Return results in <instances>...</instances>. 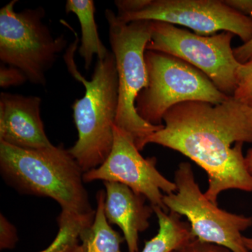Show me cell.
Returning a JSON list of instances; mask_svg holds the SVG:
<instances>
[{
    "label": "cell",
    "mask_w": 252,
    "mask_h": 252,
    "mask_svg": "<svg viewBox=\"0 0 252 252\" xmlns=\"http://www.w3.org/2000/svg\"><path fill=\"white\" fill-rule=\"evenodd\" d=\"M158 222L157 234L146 242L140 252H173L180 250L193 238L190 224L181 220L173 212H166L153 207Z\"/></svg>",
    "instance_id": "15"
},
{
    "label": "cell",
    "mask_w": 252,
    "mask_h": 252,
    "mask_svg": "<svg viewBox=\"0 0 252 252\" xmlns=\"http://www.w3.org/2000/svg\"><path fill=\"white\" fill-rule=\"evenodd\" d=\"M41 97L1 93L0 94V141L18 148H51L41 117Z\"/></svg>",
    "instance_id": "11"
},
{
    "label": "cell",
    "mask_w": 252,
    "mask_h": 252,
    "mask_svg": "<svg viewBox=\"0 0 252 252\" xmlns=\"http://www.w3.org/2000/svg\"><path fill=\"white\" fill-rule=\"evenodd\" d=\"M122 22L160 21L189 28L201 35L230 32L244 43L252 38V18L240 14L224 0H116Z\"/></svg>",
    "instance_id": "7"
},
{
    "label": "cell",
    "mask_w": 252,
    "mask_h": 252,
    "mask_svg": "<svg viewBox=\"0 0 252 252\" xmlns=\"http://www.w3.org/2000/svg\"><path fill=\"white\" fill-rule=\"evenodd\" d=\"M95 211L79 215L64 211L58 217L59 232L47 248L36 252H71L79 243V235L84 228L94 221Z\"/></svg>",
    "instance_id": "16"
},
{
    "label": "cell",
    "mask_w": 252,
    "mask_h": 252,
    "mask_svg": "<svg viewBox=\"0 0 252 252\" xmlns=\"http://www.w3.org/2000/svg\"><path fill=\"white\" fill-rule=\"evenodd\" d=\"M174 182L177 190L164 195V205L169 211L187 217L193 238L224 247L231 252H250L242 233L252 226V217L230 213L209 200L188 162L179 165Z\"/></svg>",
    "instance_id": "9"
},
{
    "label": "cell",
    "mask_w": 252,
    "mask_h": 252,
    "mask_svg": "<svg viewBox=\"0 0 252 252\" xmlns=\"http://www.w3.org/2000/svg\"><path fill=\"white\" fill-rule=\"evenodd\" d=\"M165 125L139 144L142 151L156 144L177 151L207 172L205 197L217 205L219 195L230 189L252 192L244 143H252V107L229 97L220 104L187 101L171 107Z\"/></svg>",
    "instance_id": "1"
},
{
    "label": "cell",
    "mask_w": 252,
    "mask_h": 252,
    "mask_svg": "<svg viewBox=\"0 0 252 252\" xmlns=\"http://www.w3.org/2000/svg\"><path fill=\"white\" fill-rule=\"evenodd\" d=\"M105 198L103 189L97 192L94 221L81 232L79 243L71 252H122L124 238L113 229L106 218Z\"/></svg>",
    "instance_id": "13"
},
{
    "label": "cell",
    "mask_w": 252,
    "mask_h": 252,
    "mask_svg": "<svg viewBox=\"0 0 252 252\" xmlns=\"http://www.w3.org/2000/svg\"><path fill=\"white\" fill-rule=\"evenodd\" d=\"M104 16L108 23L109 43L119 80L115 126L130 134L137 147L163 127L146 122L137 114L135 106L139 94L148 85L145 52L151 39V21L124 23L111 9L105 10Z\"/></svg>",
    "instance_id": "4"
},
{
    "label": "cell",
    "mask_w": 252,
    "mask_h": 252,
    "mask_svg": "<svg viewBox=\"0 0 252 252\" xmlns=\"http://www.w3.org/2000/svg\"><path fill=\"white\" fill-rule=\"evenodd\" d=\"M77 44L78 39L68 50L66 63L69 72L84 84L86 91L82 98L73 103L78 140L68 150L85 173L100 166L112 151L119 106V80L112 52L105 59L97 60L91 80H86L73 60Z\"/></svg>",
    "instance_id": "3"
},
{
    "label": "cell",
    "mask_w": 252,
    "mask_h": 252,
    "mask_svg": "<svg viewBox=\"0 0 252 252\" xmlns=\"http://www.w3.org/2000/svg\"><path fill=\"white\" fill-rule=\"evenodd\" d=\"M18 241L17 230L7 219L0 215V250H12Z\"/></svg>",
    "instance_id": "18"
},
{
    "label": "cell",
    "mask_w": 252,
    "mask_h": 252,
    "mask_svg": "<svg viewBox=\"0 0 252 252\" xmlns=\"http://www.w3.org/2000/svg\"><path fill=\"white\" fill-rule=\"evenodd\" d=\"M94 11L93 0H67L66 2V14H75L80 23L81 37L79 54L84 59V67L87 71L90 69L94 55L97 60H103L111 52L99 38Z\"/></svg>",
    "instance_id": "14"
},
{
    "label": "cell",
    "mask_w": 252,
    "mask_h": 252,
    "mask_svg": "<svg viewBox=\"0 0 252 252\" xmlns=\"http://www.w3.org/2000/svg\"><path fill=\"white\" fill-rule=\"evenodd\" d=\"M17 2L12 0L0 10V60L22 71L32 84L44 86L46 73L67 41L63 34L51 35L44 8L16 12Z\"/></svg>",
    "instance_id": "6"
},
{
    "label": "cell",
    "mask_w": 252,
    "mask_h": 252,
    "mask_svg": "<svg viewBox=\"0 0 252 252\" xmlns=\"http://www.w3.org/2000/svg\"><path fill=\"white\" fill-rule=\"evenodd\" d=\"M157 158H144L132 136L114 126V142L105 161L97 168L84 173L85 183L102 180L127 186L144 195L152 207L168 212L164 195L175 193V182L167 180L158 170Z\"/></svg>",
    "instance_id": "10"
},
{
    "label": "cell",
    "mask_w": 252,
    "mask_h": 252,
    "mask_svg": "<svg viewBox=\"0 0 252 252\" xmlns=\"http://www.w3.org/2000/svg\"><path fill=\"white\" fill-rule=\"evenodd\" d=\"M177 252H231L228 249L215 244L204 243L193 238L186 243Z\"/></svg>",
    "instance_id": "20"
},
{
    "label": "cell",
    "mask_w": 252,
    "mask_h": 252,
    "mask_svg": "<svg viewBox=\"0 0 252 252\" xmlns=\"http://www.w3.org/2000/svg\"><path fill=\"white\" fill-rule=\"evenodd\" d=\"M233 36L230 32L201 35L170 23L151 21L147 50L183 60L203 72L220 92L233 97L241 66L231 46Z\"/></svg>",
    "instance_id": "8"
},
{
    "label": "cell",
    "mask_w": 252,
    "mask_h": 252,
    "mask_svg": "<svg viewBox=\"0 0 252 252\" xmlns=\"http://www.w3.org/2000/svg\"><path fill=\"white\" fill-rule=\"evenodd\" d=\"M235 58L239 63L243 64L252 57V38L248 42L233 49Z\"/></svg>",
    "instance_id": "22"
},
{
    "label": "cell",
    "mask_w": 252,
    "mask_h": 252,
    "mask_svg": "<svg viewBox=\"0 0 252 252\" xmlns=\"http://www.w3.org/2000/svg\"><path fill=\"white\" fill-rule=\"evenodd\" d=\"M243 240L245 247H246V248L248 249V251L250 252H252V236H244Z\"/></svg>",
    "instance_id": "24"
},
{
    "label": "cell",
    "mask_w": 252,
    "mask_h": 252,
    "mask_svg": "<svg viewBox=\"0 0 252 252\" xmlns=\"http://www.w3.org/2000/svg\"><path fill=\"white\" fill-rule=\"evenodd\" d=\"M177 252V251H175V252Z\"/></svg>",
    "instance_id": "25"
},
{
    "label": "cell",
    "mask_w": 252,
    "mask_h": 252,
    "mask_svg": "<svg viewBox=\"0 0 252 252\" xmlns=\"http://www.w3.org/2000/svg\"><path fill=\"white\" fill-rule=\"evenodd\" d=\"M0 172L18 193L53 199L64 211H95L84 186V172L63 144L29 150L0 141Z\"/></svg>",
    "instance_id": "2"
},
{
    "label": "cell",
    "mask_w": 252,
    "mask_h": 252,
    "mask_svg": "<svg viewBox=\"0 0 252 252\" xmlns=\"http://www.w3.org/2000/svg\"><path fill=\"white\" fill-rule=\"evenodd\" d=\"M224 1L232 9L252 18V0H224Z\"/></svg>",
    "instance_id": "21"
},
{
    "label": "cell",
    "mask_w": 252,
    "mask_h": 252,
    "mask_svg": "<svg viewBox=\"0 0 252 252\" xmlns=\"http://www.w3.org/2000/svg\"><path fill=\"white\" fill-rule=\"evenodd\" d=\"M233 97L252 107V57L239 69L238 88Z\"/></svg>",
    "instance_id": "17"
},
{
    "label": "cell",
    "mask_w": 252,
    "mask_h": 252,
    "mask_svg": "<svg viewBox=\"0 0 252 252\" xmlns=\"http://www.w3.org/2000/svg\"><path fill=\"white\" fill-rule=\"evenodd\" d=\"M104 186L106 218L122 230L128 252H139V235L149 228L153 207L146 203L144 195L123 184L104 182Z\"/></svg>",
    "instance_id": "12"
},
{
    "label": "cell",
    "mask_w": 252,
    "mask_h": 252,
    "mask_svg": "<svg viewBox=\"0 0 252 252\" xmlns=\"http://www.w3.org/2000/svg\"><path fill=\"white\" fill-rule=\"evenodd\" d=\"M28 81L26 74L18 68L1 64L0 67V86L3 89L23 85Z\"/></svg>",
    "instance_id": "19"
},
{
    "label": "cell",
    "mask_w": 252,
    "mask_h": 252,
    "mask_svg": "<svg viewBox=\"0 0 252 252\" xmlns=\"http://www.w3.org/2000/svg\"><path fill=\"white\" fill-rule=\"evenodd\" d=\"M245 165L250 175L252 177V148L249 149L245 157Z\"/></svg>",
    "instance_id": "23"
},
{
    "label": "cell",
    "mask_w": 252,
    "mask_h": 252,
    "mask_svg": "<svg viewBox=\"0 0 252 252\" xmlns=\"http://www.w3.org/2000/svg\"><path fill=\"white\" fill-rule=\"evenodd\" d=\"M148 85L136 100L137 114L146 122L161 126L165 113L187 101L220 104L229 97L201 71L183 60L158 51L145 52Z\"/></svg>",
    "instance_id": "5"
}]
</instances>
